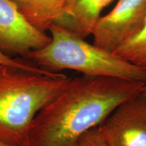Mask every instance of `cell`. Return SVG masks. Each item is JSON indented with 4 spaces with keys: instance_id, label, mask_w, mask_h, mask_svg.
<instances>
[{
    "instance_id": "cell-9",
    "label": "cell",
    "mask_w": 146,
    "mask_h": 146,
    "mask_svg": "<svg viewBox=\"0 0 146 146\" xmlns=\"http://www.w3.org/2000/svg\"><path fill=\"white\" fill-rule=\"evenodd\" d=\"M114 53L146 70V19L140 30L124 42Z\"/></svg>"
},
{
    "instance_id": "cell-3",
    "label": "cell",
    "mask_w": 146,
    "mask_h": 146,
    "mask_svg": "<svg viewBox=\"0 0 146 146\" xmlns=\"http://www.w3.org/2000/svg\"><path fill=\"white\" fill-rule=\"evenodd\" d=\"M48 31L50 43L27 54L38 66L53 72L68 69L84 75L118 78L146 84L145 69L114 52L90 44L85 39L54 24Z\"/></svg>"
},
{
    "instance_id": "cell-11",
    "label": "cell",
    "mask_w": 146,
    "mask_h": 146,
    "mask_svg": "<svg viewBox=\"0 0 146 146\" xmlns=\"http://www.w3.org/2000/svg\"><path fill=\"white\" fill-rule=\"evenodd\" d=\"M74 146H108L100 126L87 131L78 139Z\"/></svg>"
},
{
    "instance_id": "cell-13",
    "label": "cell",
    "mask_w": 146,
    "mask_h": 146,
    "mask_svg": "<svg viewBox=\"0 0 146 146\" xmlns=\"http://www.w3.org/2000/svg\"><path fill=\"white\" fill-rule=\"evenodd\" d=\"M142 94L146 95V84H145V85L143 86V91H142Z\"/></svg>"
},
{
    "instance_id": "cell-4",
    "label": "cell",
    "mask_w": 146,
    "mask_h": 146,
    "mask_svg": "<svg viewBox=\"0 0 146 146\" xmlns=\"http://www.w3.org/2000/svg\"><path fill=\"white\" fill-rule=\"evenodd\" d=\"M145 19L146 0H118L98 21L91 35L93 43L114 52L140 30Z\"/></svg>"
},
{
    "instance_id": "cell-2",
    "label": "cell",
    "mask_w": 146,
    "mask_h": 146,
    "mask_svg": "<svg viewBox=\"0 0 146 146\" xmlns=\"http://www.w3.org/2000/svg\"><path fill=\"white\" fill-rule=\"evenodd\" d=\"M70 77L10 67L0 68V141L27 146L33 120L61 91Z\"/></svg>"
},
{
    "instance_id": "cell-5",
    "label": "cell",
    "mask_w": 146,
    "mask_h": 146,
    "mask_svg": "<svg viewBox=\"0 0 146 146\" xmlns=\"http://www.w3.org/2000/svg\"><path fill=\"white\" fill-rule=\"evenodd\" d=\"M100 127L108 146H146V95L120 104Z\"/></svg>"
},
{
    "instance_id": "cell-10",
    "label": "cell",
    "mask_w": 146,
    "mask_h": 146,
    "mask_svg": "<svg viewBox=\"0 0 146 146\" xmlns=\"http://www.w3.org/2000/svg\"><path fill=\"white\" fill-rule=\"evenodd\" d=\"M0 66H1L10 67V68H17L20 70H25L31 72H38L44 74H52L56 72H53L46 69L42 68L37 66H33L30 64H27L14 58H10L8 54L0 50Z\"/></svg>"
},
{
    "instance_id": "cell-8",
    "label": "cell",
    "mask_w": 146,
    "mask_h": 146,
    "mask_svg": "<svg viewBox=\"0 0 146 146\" xmlns=\"http://www.w3.org/2000/svg\"><path fill=\"white\" fill-rule=\"evenodd\" d=\"M35 28L45 33L62 14L66 0H12Z\"/></svg>"
},
{
    "instance_id": "cell-7",
    "label": "cell",
    "mask_w": 146,
    "mask_h": 146,
    "mask_svg": "<svg viewBox=\"0 0 146 146\" xmlns=\"http://www.w3.org/2000/svg\"><path fill=\"white\" fill-rule=\"evenodd\" d=\"M114 0H66L62 14L54 23L80 37L91 35L106 7Z\"/></svg>"
},
{
    "instance_id": "cell-14",
    "label": "cell",
    "mask_w": 146,
    "mask_h": 146,
    "mask_svg": "<svg viewBox=\"0 0 146 146\" xmlns=\"http://www.w3.org/2000/svg\"><path fill=\"white\" fill-rule=\"evenodd\" d=\"M1 67H2V66H0V68H1Z\"/></svg>"
},
{
    "instance_id": "cell-12",
    "label": "cell",
    "mask_w": 146,
    "mask_h": 146,
    "mask_svg": "<svg viewBox=\"0 0 146 146\" xmlns=\"http://www.w3.org/2000/svg\"><path fill=\"white\" fill-rule=\"evenodd\" d=\"M0 146H14V145H9L8 143H3V142L0 141Z\"/></svg>"
},
{
    "instance_id": "cell-6",
    "label": "cell",
    "mask_w": 146,
    "mask_h": 146,
    "mask_svg": "<svg viewBox=\"0 0 146 146\" xmlns=\"http://www.w3.org/2000/svg\"><path fill=\"white\" fill-rule=\"evenodd\" d=\"M50 41L51 36L31 25L12 0H0V50L27 56Z\"/></svg>"
},
{
    "instance_id": "cell-1",
    "label": "cell",
    "mask_w": 146,
    "mask_h": 146,
    "mask_svg": "<svg viewBox=\"0 0 146 146\" xmlns=\"http://www.w3.org/2000/svg\"><path fill=\"white\" fill-rule=\"evenodd\" d=\"M145 83L83 74L70 78L33 120L27 146H74L120 104L141 94Z\"/></svg>"
}]
</instances>
